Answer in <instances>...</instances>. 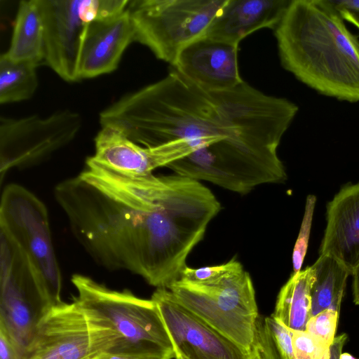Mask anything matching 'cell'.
<instances>
[{"instance_id": "277c9868", "label": "cell", "mask_w": 359, "mask_h": 359, "mask_svg": "<svg viewBox=\"0 0 359 359\" xmlns=\"http://www.w3.org/2000/svg\"><path fill=\"white\" fill-rule=\"evenodd\" d=\"M75 301L86 318L92 358L108 354L135 359H172L174 348L155 302L130 290H114L74 274Z\"/></svg>"}, {"instance_id": "ffe728a7", "label": "cell", "mask_w": 359, "mask_h": 359, "mask_svg": "<svg viewBox=\"0 0 359 359\" xmlns=\"http://www.w3.org/2000/svg\"><path fill=\"white\" fill-rule=\"evenodd\" d=\"M311 267L314 273L311 316L328 309L339 312L350 272L337 259L327 255H320Z\"/></svg>"}, {"instance_id": "d6a6232c", "label": "cell", "mask_w": 359, "mask_h": 359, "mask_svg": "<svg viewBox=\"0 0 359 359\" xmlns=\"http://www.w3.org/2000/svg\"><path fill=\"white\" fill-rule=\"evenodd\" d=\"M340 359H356L348 353H341Z\"/></svg>"}, {"instance_id": "2e32d148", "label": "cell", "mask_w": 359, "mask_h": 359, "mask_svg": "<svg viewBox=\"0 0 359 359\" xmlns=\"http://www.w3.org/2000/svg\"><path fill=\"white\" fill-rule=\"evenodd\" d=\"M291 0H226L205 36L232 44L264 28L275 29Z\"/></svg>"}, {"instance_id": "cb8c5ba5", "label": "cell", "mask_w": 359, "mask_h": 359, "mask_svg": "<svg viewBox=\"0 0 359 359\" xmlns=\"http://www.w3.org/2000/svg\"><path fill=\"white\" fill-rule=\"evenodd\" d=\"M316 201L315 196H307L304 218L292 253L293 273H297L302 270L307 251Z\"/></svg>"}, {"instance_id": "e0dca14e", "label": "cell", "mask_w": 359, "mask_h": 359, "mask_svg": "<svg viewBox=\"0 0 359 359\" xmlns=\"http://www.w3.org/2000/svg\"><path fill=\"white\" fill-rule=\"evenodd\" d=\"M94 162L128 175H145L171 163L165 144L147 147L137 144L119 131L102 127L95 138Z\"/></svg>"}, {"instance_id": "4dcf8cb0", "label": "cell", "mask_w": 359, "mask_h": 359, "mask_svg": "<svg viewBox=\"0 0 359 359\" xmlns=\"http://www.w3.org/2000/svg\"><path fill=\"white\" fill-rule=\"evenodd\" d=\"M339 11L344 20L351 22L359 29V11L341 10Z\"/></svg>"}, {"instance_id": "7a4b0ae2", "label": "cell", "mask_w": 359, "mask_h": 359, "mask_svg": "<svg viewBox=\"0 0 359 359\" xmlns=\"http://www.w3.org/2000/svg\"><path fill=\"white\" fill-rule=\"evenodd\" d=\"M86 165L135 205L146 242V281L168 289L180 279L187 257L220 211L217 197L200 181L176 173L128 175L90 158Z\"/></svg>"}, {"instance_id": "1f68e13d", "label": "cell", "mask_w": 359, "mask_h": 359, "mask_svg": "<svg viewBox=\"0 0 359 359\" xmlns=\"http://www.w3.org/2000/svg\"><path fill=\"white\" fill-rule=\"evenodd\" d=\"M90 359H135L122 356L112 355L108 354H100L93 357Z\"/></svg>"}, {"instance_id": "7c38bea8", "label": "cell", "mask_w": 359, "mask_h": 359, "mask_svg": "<svg viewBox=\"0 0 359 359\" xmlns=\"http://www.w3.org/2000/svg\"><path fill=\"white\" fill-rule=\"evenodd\" d=\"M85 315L74 301L53 306L39 324L25 359H90Z\"/></svg>"}, {"instance_id": "6da1fadb", "label": "cell", "mask_w": 359, "mask_h": 359, "mask_svg": "<svg viewBox=\"0 0 359 359\" xmlns=\"http://www.w3.org/2000/svg\"><path fill=\"white\" fill-rule=\"evenodd\" d=\"M99 120L102 127L147 147L182 140L204 147L226 138L252 136L233 90L205 91L174 69L121 97L100 113Z\"/></svg>"}, {"instance_id": "484cf974", "label": "cell", "mask_w": 359, "mask_h": 359, "mask_svg": "<svg viewBox=\"0 0 359 359\" xmlns=\"http://www.w3.org/2000/svg\"><path fill=\"white\" fill-rule=\"evenodd\" d=\"M262 323L271 337L280 357L282 359H295L289 329L271 316L265 318Z\"/></svg>"}, {"instance_id": "d6986e66", "label": "cell", "mask_w": 359, "mask_h": 359, "mask_svg": "<svg viewBox=\"0 0 359 359\" xmlns=\"http://www.w3.org/2000/svg\"><path fill=\"white\" fill-rule=\"evenodd\" d=\"M313 270L308 266L292 273L281 287L271 316L289 330L306 331L311 316V287Z\"/></svg>"}, {"instance_id": "f546056e", "label": "cell", "mask_w": 359, "mask_h": 359, "mask_svg": "<svg viewBox=\"0 0 359 359\" xmlns=\"http://www.w3.org/2000/svg\"><path fill=\"white\" fill-rule=\"evenodd\" d=\"M351 274L353 276V302L355 304L359 305V262L353 270Z\"/></svg>"}, {"instance_id": "4316f807", "label": "cell", "mask_w": 359, "mask_h": 359, "mask_svg": "<svg viewBox=\"0 0 359 359\" xmlns=\"http://www.w3.org/2000/svg\"><path fill=\"white\" fill-rule=\"evenodd\" d=\"M257 348L262 359H282L259 319L257 323Z\"/></svg>"}, {"instance_id": "3957f363", "label": "cell", "mask_w": 359, "mask_h": 359, "mask_svg": "<svg viewBox=\"0 0 359 359\" xmlns=\"http://www.w3.org/2000/svg\"><path fill=\"white\" fill-rule=\"evenodd\" d=\"M274 30L287 71L324 95L359 102V40L330 0H291Z\"/></svg>"}, {"instance_id": "5bb4252c", "label": "cell", "mask_w": 359, "mask_h": 359, "mask_svg": "<svg viewBox=\"0 0 359 359\" xmlns=\"http://www.w3.org/2000/svg\"><path fill=\"white\" fill-rule=\"evenodd\" d=\"M135 27L128 10L93 21L88 29L80 62L81 79L114 72L126 48L135 41Z\"/></svg>"}, {"instance_id": "603a6c76", "label": "cell", "mask_w": 359, "mask_h": 359, "mask_svg": "<svg viewBox=\"0 0 359 359\" xmlns=\"http://www.w3.org/2000/svg\"><path fill=\"white\" fill-rule=\"evenodd\" d=\"M339 314V311L328 309L311 316L306 331L330 347L335 338Z\"/></svg>"}, {"instance_id": "8992f818", "label": "cell", "mask_w": 359, "mask_h": 359, "mask_svg": "<svg viewBox=\"0 0 359 359\" xmlns=\"http://www.w3.org/2000/svg\"><path fill=\"white\" fill-rule=\"evenodd\" d=\"M226 1H129L135 41L172 66L185 47L205 35Z\"/></svg>"}, {"instance_id": "52a82bcc", "label": "cell", "mask_w": 359, "mask_h": 359, "mask_svg": "<svg viewBox=\"0 0 359 359\" xmlns=\"http://www.w3.org/2000/svg\"><path fill=\"white\" fill-rule=\"evenodd\" d=\"M0 246V329L25 355L53 306L27 256L1 231Z\"/></svg>"}, {"instance_id": "8fae6325", "label": "cell", "mask_w": 359, "mask_h": 359, "mask_svg": "<svg viewBox=\"0 0 359 359\" xmlns=\"http://www.w3.org/2000/svg\"><path fill=\"white\" fill-rule=\"evenodd\" d=\"M172 341L175 359H262L190 311L170 290L157 288L151 296Z\"/></svg>"}, {"instance_id": "83f0119b", "label": "cell", "mask_w": 359, "mask_h": 359, "mask_svg": "<svg viewBox=\"0 0 359 359\" xmlns=\"http://www.w3.org/2000/svg\"><path fill=\"white\" fill-rule=\"evenodd\" d=\"M25 355L9 336L0 329V359H25Z\"/></svg>"}, {"instance_id": "ba28073f", "label": "cell", "mask_w": 359, "mask_h": 359, "mask_svg": "<svg viewBox=\"0 0 359 359\" xmlns=\"http://www.w3.org/2000/svg\"><path fill=\"white\" fill-rule=\"evenodd\" d=\"M128 0H38L44 32V64L67 82L80 77V62L90 24L118 14Z\"/></svg>"}, {"instance_id": "30bf717a", "label": "cell", "mask_w": 359, "mask_h": 359, "mask_svg": "<svg viewBox=\"0 0 359 359\" xmlns=\"http://www.w3.org/2000/svg\"><path fill=\"white\" fill-rule=\"evenodd\" d=\"M82 125L80 114L65 109L41 117L0 118V177L14 168L36 165L66 147Z\"/></svg>"}, {"instance_id": "f1b7e54d", "label": "cell", "mask_w": 359, "mask_h": 359, "mask_svg": "<svg viewBox=\"0 0 359 359\" xmlns=\"http://www.w3.org/2000/svg\"><path fill=\"white\" fill-rule=\"evenodd\" d=\"M347 338L348 336L345 333L335 337L330 347V359H340Z\"/></svg>"}, {"instance_id": "d4e9b609", "label": "cell", "mask_w": 359, "mask_h": 359, "mask_svg": "<svg viewBox=\"0 0 359 359\" xmlns=\"http://www.w3.org/2000/svg\"><path fill=\"white\" fill-rule=\"evenodd\" d=\"M242 266L241 262L235 259L222 264L198 269L187 266L182 271L180 278L194 283H208L217 280L227 273Z\"/></svg>"}, {"instance_id": "44dd1931", "label": "cell", "mask_w": 359, "mask_h": 359, "mask_svg": "<svg viewBox=\"0 0 359 359\" xmlns=\"http://www.w3.org/2000/svg\"><path fill=\"white\" fill-rule=\"evenodd\" d=\"M27 62L13 61L0 55V103L18 102L29 99L38 87L36 68Z\"/></svg>"}, {"instance_id": "5b68a950", "label": "cell", "mask_w": 359, "mask_h": 359, "mask_svg": "<svg viewBox=\"0 0 359 359\" xmlns=\"http://www.w3.org/2000/svg\"><path fill=\"white\" fill-rule=\"evenodd\" d=\"M168 290L180 304L226 337L247 351H257L255 291L243 266L208 283L180 278Z\"/></svg>"}, {"instance_id": "7402d4cb", "label": "cell", "mask_w": 359, "mask_h": 359, "mask_svg": "<svg viewBox=\"0 0 359 359\" xmlns=\"http://www.w3.org/2000/svg\"><path fill=\"white\" fill-rule=\"evenodd\" d=\"M289 330L295 359H330V346L306 331Z\"/></svg>"}, {"instance_id": "9a60e30c", "label": "cell", "mask_w": 359, "mask_h": 359, "mask_svg": "<svg viewBox=\"0 0 359 359\" xmlns=\"http://www.w3.org/2000/svg\"><path fill=\"white\" fill-rule=\"evenodd\" d=\"M320 255L337 259L351 274L359 262V183L342 187L328 203Z\"/></svg>"}, {"instance_id": "9c48e42d", "label": "cell", "mask_w": 359, "mask_h": 359, "mask_svg": "<svg viewBox=\"0 0 359 359\" xmlns=\"http://www.w3.org/2000/svg\"><path fill=\"white\" fill-rule=\"evenodd\" d=\"M0 231L27 256L52 306L62 304L61 272L44 203L24 187L8 184L1 197Z\"/></svg>"}, {"instance_id": "ac0fdd59", "label": "cell", "mask_w": 359, "mask_h": 359, "mask_svg": "<svg viewBox=\"0 0 359 359\" xmlns=\"http://www.w3.org/2000/svg\"><path fill=\"white\" fill-rule=\"evenodd\" d=\"M4 55L37 67L44 64V32L38 0L19 2L11 43Z\"/></svg>"}, {"instance_id": "4fadbf2b", "label": "cell", "mask_w": 359, "mask_h": 359, "mask_svg": "<svg viewBox=\"0 0 359 359\" xmlns=\"http://www.w3.org/2000/svg\"><path fill=\"white\" fill-rule=\"evenodd\" d=\"M238 46L204 36L185 47L172 67L205 91L226 90L243 81L238 68Z\"/></svg>"}]
</instances>
